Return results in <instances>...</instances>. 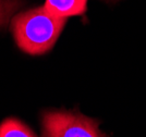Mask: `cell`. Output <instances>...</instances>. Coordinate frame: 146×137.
I'll return each instance as SVG.
<instances>
[{
    "label": "cell",
    "instance_id": "5",
    "mask_svg": "<svg viewBox=\"0 0 146 137\" xmlns=\"http://www.w3.org/2000/svg\"><path fill=\"white\" fill-rule=\"evenodd\" d=\"M22 6V0H0V28L6 26L12 14Z\"/></svg>",
    "mask_w": 146,
    "mask_h": 137
},
{
    "label": "cell",
    "instance_id": "2",
    "mask_svg": "<svg viewBox=\"0 0 146 137\" xmlns=\"http://www.w3.org/2000/svg\"><path fill=\"white\" fill-rule=\"evenodd\" d=\"M42 122L43 137H105L97 121L75 112L48 111Z\"/></svg>",
    "mask_w": 146,
    "mask_h": 137
},
{
    "label": "cell",
    "instance_id": "4",
    "mask_svg": "<svg viewBox=\"0 0 146 137\" xmlns=\"http://www.w3.org/2000/svg\"><path fill=\"white\" fill-rule=\"evenodd\" d=\"M0 137H36L33 131L17 119H7L0 124Z\"/></svg>",
    "mask_w": 146,
    "mask_h": 137
},
{
    "label": "cell",
    "instance_id": "1",
    "mask_svg": "<svg viewBox=\"0 0 146 137\" xmlns=\"http://www.w3.org/2000/svg\"><path fill=\"white\" fill-rule=\"evenodd\" d=\"M67 19L58 18L45 9L34 8L21 12L12 20L11 30L18 47L29 54L39 56L54 47Z\"/></svg>",
    "mask_w": 146,
    "mask_h": 137
},
{
    "label": "cell",
    "instance_id": "3",
    "mask_svg": "<svg viewBox=\"0 0 146 137\" xmlns=\"http://www.w3.org/2000/svg\"><path fill=\"white\" fill-rule=\"evenodd\" d=\"M87 0H46L45 9L58 18L82 15L86 11Z\"/></svg>",
    "mask_w": 146,
    "mask_h": 137
}]
</instances>
